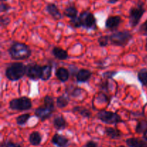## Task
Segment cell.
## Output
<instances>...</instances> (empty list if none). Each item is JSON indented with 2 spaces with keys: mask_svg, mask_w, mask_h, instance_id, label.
Here are the masks:
<instances>
[{
  "mask_svg": "<svg viewBox=\"0 0 147 147\" xmlns=\"http://www.w3.org/2000/svg\"><path fill=\"white\" fill-rule=\"evenodd\" d=\"M147 130V121L141 120L138 122L136 126V132L137 134H144Z\"/></svg>",
  "mask_w": 147,
  "mask_h": 147,
  "instance_id": "cell-26",
  "label": "cell"
},
{
  "mask_svg": "<svg viewBox=\"0 0 147 147\" xmlns=\"http://www.w3.org/2000/svg\"><path fill=\"white\" fill-rule=\"evenodd\" d=\"M83 90H84L83 89L80 88H76L72 91L71 96H73V97H78V96L81 95L82 92H83Z\"/></svg>",
  "mask_w": 147,
  "mask_h": 147,
  "instance_id": "cell-35",
  "label": "cell"
},
{
  "mask_svg": "<svg viewBox=\"0 0 147 147\" xmlns=\"http://www.w3.org/2000/svg\"><path fill=\"white\" fill-rule=\"evenodd\" d=\"M43 105H45L47 107L50 108V109L55 110V102L53 98H52L50 96H45L44 99H43Z\"/></svg>",
  "mask_w": 147,
  "mask_h": 147,
  "instance_id": "cell-27",
  "label": "cell"
},
{
  "mask_svg": "<svg viewBox=\"0 0 147 147\" xmlns=\"http://www.w3.org/2000/svg\"><path fill=\"white\" fill-rule=\"evenodd\" d=\"M97 118L102 122L109 125H116L123 122L121 117L117 113L111 111H100L97 113Z\"/></svg>",
  "mask_w": 147,
  "mask_h": 147,
  "instance_id": "cell-5",
  "label": "cell"
},
{
  "mask_svg": "<svg viewBox=\"0 0 147 147\" xmlns=\"http://www.w3.org/2000/svg\"><path fill=\"white\" fill-rule=\"evenodd\" d=\"M145 50H146L147 51V38L146 40V45H145Z\"/></svg>",
  "mask_w": 147,
  "mask_h": 147,
  "instance_id": "cell-39",
  "label": "cell"
},
{
  "mask_svg": "<svg viewBox=\"0 0 147 147\" xmlns=\"http://www.w3.org/2000/svg\"><path fill=\"white\" fill-rule=\"evenodd\" d=\"M70 23L73 27H74L75 28H79V27H81V22H80V20L79 17H76L74 19H70Z\"/></svg>",
  "mask_w": 147,
  "mask_h": 147,
  "instance_id": "cell-31",
  "label": "cell"
},
{
  "mask_svg": "<svg viewBox=\"0 0 147 147\" xmlns=\"http://www.w3.org/2000/svg\"><path fill=\"white\" fill-rule=\"evenodd\" d=\"M55 76L59 80L63 83L67 82L70 78V72L67 68L63 67H58L55 70Z\"/></svg>",
  "mask_w": 147,
  "mask_h": 147,
  "instance_id": "cell-15",
  "label": "cell"
},
{
  "mask_svg": "<svg viewBox=\"0 0 147 147\" xmlns=\"http://www.w3.org/2000/svg\"><path fill=\"white\" fill-rule=\"evenodd\" d=\"M10 9H11V6L9 4L1 1V4H0V11L1 12H6V11H9Z\"/></svg>",
  "mask_w": 147,
  "mask_h": 147,
  "instance_id": "cell-32",
  "label": "cell"
},
{
  "mask_svg": "<svg viewBox=\"0 0 147 147\" xmlns=\"http://www.w3.org/2000/svg\"><path fill=\"white\" fill-rule=\"evenodd\" d=\"M1 1H7V0H1Z\"/></svg>",
  "mask_w": 147,
  "mask_h": 147,
  "instance_id": "cell-41",
  "label": "cell"
},
{
  "mask_svg": "<svg viewBox=\"0 0 147 147\" xmlns=\"http://www.w3.org/2000/svg\"><path fill=\"white\" fill-rule=\"evenodd\" d=\"M11 22V19L10 17L5 15H1L0 17V24L2 27H7Z\"/></svg>",
  "mask_w": 147,
  "mask_h": 147,
  "instance_id": "cell-29",
  "label": "cell"
},
{
  "mask_svg": "<svg viewBox=\"0 0 147 147\" xmlns=\"http://www.w3.org/2000/svg\"><path fill=\"white\" fill-rule=\"evenodd\" d=\"M117 72L116 71H109L106 72V73H103V78L105 79H112L114 76H116Z\"/></svg>",
  "mask_w": 147,
  "mask_h": 147,
  "instance_id": "cell-34",
  "label": "cell"
},
{
  "mask_svg": "<svg viewBox=\"0 0 147 147\" xmlns=\"http://www.w3.org/2000/svg\"><path fill=\"white\" fill-rule=\"evenodd\" d=\"M52 53L55 58L59 60H65L68 58V53L66 50L59 47H54L52 50Z\"/></svg>",
  "mask_w": 147,
  "mask_h": 147,
  "instance_id": "cell-19",
  "label": "cell"
},
{
  "mask_svg": "<svg viewBox=\"0 0 147 147\" xmlns=\"http://www.w3.org/2000/svg\"><path fill=\"white\" fill-rule=\"evenodd\" d=\"M42 74V66L37 63H30L27 65L26 76L32 80H38L41 79Z\"/></svg>",
  "mask_w": 147,
  "mask_h": 147,
  "instance_id": "cell-8",
  "label": "cell"
},
{
  "mask_svg": "<svg viewBox=\"0 0 147 147\" xmlns=\"http://www.w3.org/2000/svg\"><path fill=\"white\" fill-rule=\"evenodd\" d=\"M54 111L55 110L53 109H50L45 105H42V106L36 108L34 110V115L36 117L40 119V121H45L51 117Z\"/></svg>",
  "mask_w": 147,
  "mask_h": 147,
  "instance_id": "cell-9",
  "label": "cell"
},
{
  "mask_svg": "<svg viewBox=\"0 0 147 147\" xmlns=\"http://www.w3.org/2000/svg\"><path fill=\"white\" fill-rule=\"evenodd\" d=\"M45 9L53 20L57 21V20H60L63 18V14L60 11L57 5L54 3H50V4H47L46 6Z\"/></svg>",
  "mask_w": 147,
  "mask_h": 147,
  "instance_id": "cell-10",
  "label": "cell"
},
{
  "mask_svg": "<svg viewBox=\"0 0 147 147\" xmlns=\"http://www.w3.org/2000/svg\"><path fill=\"white\" fill-rule=\"evenodd\" d=\"M84 147H98V144L94 141L90 140L86 142V144L84 145Z\"/></svg>",
  "mask_w": 147,
  "mask_h": 147,
  "instance_id": "cell-36",
  "label": "cell"
},
{
  "mask_svg": "<svg viewBox=\"0 0 147 147\" xmlns=\"http://www.w3.org/2000/svg\"><path fill=\"white\" fill-rule=\"evenodd\" d=\"M72 111L74 113H78L82 117L86 118V119H90L92 116V113L90 110L82 106H75L73 107Z\"/></svg>",
  "mask_w": 147,
  "mask_h": 147,
  "instance_id": "cell-20",
  "label": "cell"
},
{
  "mask_svg": "<svg viewBox=\"0 0 147 147\" xmlns=\"http://www.w3.org/2000/svg\"><path fill=\"white\" fill-rule=\"evenodd\" d=\"M139 81L144 86L147 87V68H142L139 71L137 75Z\"/></svg>",
  "mask_w": 147,
  "mask_h": 147,
  "instance_id": "cell-24",
  "label": "cell"
},
{
  "mask_svg": "<svg viewBox=\"0 0 147 147\" xmlns=\"http://www.w3.org/2000/svg\"><path fill=\"white\" fill-rule=\"evenodd\" d=\"M69 104V99L65 96H60L56 99V106L59 109H64Z\"/></svg>",
  "mask_w": 147,
  "mask_h": 147,
  "instance_id": "cell-23",
  "label": "cell"
},
{
  "mask_svg": "<svg viewBox=\"0 0 147 147\" xmlns=\"http://www.w3.org/2000/svg\"><path fill=\"white\" fill-rule=\"evenodd\" d=\"M80 18L81 26L86 30H97V24H96V19L94 14L90 11H82L78 16Z\"/></svg>",
  "mask_w": 147,
  "mask_h": 147,
  "instance_id": "cell-7",
  "label": "cell"
},
{
  "mask_svg": "<svg viewBox=\"0 0 147 147\" xmlns=\"http://www.w3.org/2000/svg\"><path fill=\"white\" fill-rule=\"evenodd\" d=\"M53 123L55 129H57V131L64 130L67 126V121L65 119L64 116H62V115H59V116H55L54 118V119H53Z\"/></svg>",
  "mask_w": 147,
  "mask_h": 147,
  "instance_id": "cell-14",
  "label": "cell"
},
{
  "mask_svg": "<svg viewBox=\"0 0 147 147\" xmlns=\"http://www.w3.org/2000/svg\"><path fill=\"white\" fill-rule=\"evenodd\" d=\"M118 1H119V0H109V1H108V3H109V4H116Z\"/></svg>",
  "mask_w": 147,
  "mask_h": 147,
  "instance_id": "cell-37",
  "label": "cell"
},
{
  "mask_svg": "<svg viewBox=\"0 0 147 147\" xmlns=\"http://www.w3.org/2000/svg\"><path fill=\"white\" fill-rule=\"evenodd\" d=\"M92 72L87 69H80L76 73V80L78 83H86L92 76Z\"/></svg>",
  "mask_w": 147,
  "mask_h": 147,
  "instance_id": "cell-13",
  "label": "cell"
},
{
  "mask_svg": "<svg viewBox=\"0 0 147 147\" xmlns=\"http://www.w3.org/2000/svg\"><path fill=\"white\" fill-rule=\"evenodd\" d=\"M121 22V17L120 16H110L106 20L105 26L108 30H115L119 27Z\"/></svg>",
  "mask_w": 147,
  "mask_h": 147,
  "instance_id": "cell-11",
  "label": "cell"
},
{
  "mask_svg": "<svg viewBox=\"0 0 147 147\" xmlns=\"http://www.w3.org/2000/svg\"><path fill=\"white\" fill-rule=\"evenodd\" d=\"M28 141L32 146H40L42 141V136L39 131H33L29 136Z\"/></svg>",
  "mask_w": 147,
  "mask_h": 147,
  "instance_id": "cell-16",
  "label": "cell"
},
{
  "mask_svg": "<svg viewBox=\"0 0 147 147\" xmlns=\"http://www.w3.org/2000/svg\"><path fill=\"white\" fill-rule=\"evenodd\" d=\"M27 65L22 63L16 62L11 63L5 70V76L11 81L20 80L26 75Z\"/></svg>",
  "mask_w": 147,
  "mask_h": 147,
  "instance_id": "cell-2",
  "label": "cell"
},
{
  "mask_svg": "<svg viewBox=\"0 0 147 147\" xmlns=\"http://www.w3.org/2000/svg\"><path fill=\"white\" fill-rule=\"evenodd\" d=\"M110 43L113 45L125 47L133 38V35L129 30L117 31L109 35Z\"/></svg>",
  "mask_w": 147,
  "mask_h": 147,
  "instance_id": "cell-3",
  "label": "cell"
},
{
  "mask_svg": "<svg viewBox=\"0 0 147 147\" xmlns=\"http://www.w3.org/2000/svg\"><path fill=\"white\" fill-rule=\"evenodd\" d=\"M53 66L50 65H42V74L41 80L43 81H47L51 78Z\"/></svg>",
  "mask_w": 147,
  "mask_h": 147,
  "instance_id": "cell-22",
  "label": "cell"
},
{
  "mask_svg": "<svg viewBox=\"0 0 147 147\" xmlns=\"http://www.w3.org/2000/svg\"><path fill=\"white\" fill-rule=\"evenodd\" d=\"M118 147H126V146H118Z\"/></svg>",
  "mask_w": 147,
  "mask_h": 147,
  "instance_id": "cell-40",
  "label": "cell"
},
{
  "mask_svg": "<svg viewBox=\"0 0 147 147\" xmlns=\"http://www.w3.org/2000/svg\"><path fill=\"white\" fill-rule=\"evenodd\" d=\"M31 118L30 113H24V114H22L20 116H17L16 119V123L19 126H24V124L27 123L29 119Z\"/></svg>",
  "mask_w": 147,
  "mask_h": 147,
  "instance_id": "cell-25",
  "label": "cell"
},
{
  "mask_svg": "<svg viewBox=\"0 0 147 147\" xmlns=\"http://www.w3.org/2000/svg\"><path fill=\"white\" fill-rule=\"evenodd\" d=\"M126 144L129 147H147L146 141L139 138H129L126 140Z\"/></svg>",
  "mask_w": 147,
  "mask_h": 147,
  "instance_id": "cell-18",
  "label": "cell"
},
{
  "mask_svg": "<svg viewBox=\"0 0 147 147\" xmlns=\"http://www.w3.org/2000/svg\"><path fill=\"white\" fill-rule=\"evenodd\" d=\"M144 4L143 1H139L136 6L132 7L129 11V24L132 28H134L140 22L141 19L142 18V16L144 15L145 12Z\"/></svg>",
  "mask_w": 147,
  "mask_h": 147,
  "instance_id": "cell-4",
  "label": "cell"
},
{
  "mask_svg": "<svg viewBox=\"0 0 147 147\" xmlns=\"http://www.w3.org/2000/svg\"><path fill=\"white\" fill-rule=\"evenodd\" d=\"M51 142L53 145L57 147H67L70 141L66 136L57 133L52 137Z\"/></svg>",
  "mask_w": 147,
  "mask_h": 147,
  "instance_id": "cell-12",
  "label": "cell"
},
{
  "mask_svg": "<svg viewBox=\"0 0 147 147\" xmlns=\"http://www.w3.org/2000/svg\"><path fill=\"white\" fill-rule=\"evenodd\" d=\"M109 42H110L109 35H102L99 37L98 39V43L100 47H106V46L109 45Z\"/></svg>",
  "mask_w": 147,
  "mask_h": 147,
  "instance_id": "cell-28",
  "label": "cell"
},
{
  "mask_svg": "<svg viewBox=\"0 0 147 147\" xmlns=\"http://www.w3.org/2000/svg\"><path fill=\"white\" fill-rule=\"evenodd\" d=\"M9 109L15 111H27L32 107V100L27 96L14 98L9 103Z\"/></svg>",
  "mask_w": 147,
  "mask_h": 147,
  "instance_id": "cell-6",
  "label": "cell"
},
{
  "mask_svg": "<svg viewBox=\"0 0 147 147\" xmlns=\"http://www.w3.org/2000/svg\"><path fill=\"white\" fill-rule=\"evenodd\" d=\"M139 32L144 35H147V20L141 25L139 28Z\"/></svg>",
  "mask_w": 147,
  "mask_h": 147,
  "instance_id": "cell-33",
  "label": "cell"
},
{
  "mask_svg": "<svg viewBox=\"0 0 147 147\" xmlns=\"http://www.w3.org/2000/svg\"><path fill=\"white\" fill-rule=\"evenodd\" d=\"M143 138L146 142H147V130L143 134Z\"/></svg>",
  "mask_w": 147,
  "mask_h": 147,
  "instance_id": "cell-38",
  "label": "cell"
},
{
  "mask_svg": "<svg viewBox=\"0 0 147 147\" xmlns=\"http://www.w3.org/2000/svg\"><path fill=\"white\" fill-rule=\"evenodd\" d=\"M63 15L70 19H74L78 17V9L75 5H69L63 11Z\"/></svg>",
  "mask_w": 147,
  "mask_h": 147,
  "instance_id": "cell-21",
  "label": "cell"
},
{
  "mask_svg": "<svg viewBox=\"0 0 147 147\" xmlns=\"http://www.w3.org/2000/svg\"><path fill=\"white\" fill-rule=\"evenodd\" d=\"M105 134L111 139H119L123 136V134L119 129L113 127H106L105 129Z\"/></svg>",
  "mask_w": 147,
  "mask_h": 147,
  "instance_id": "cell-17",
  "label": "cell"
},
{
  "mask_svg": "<svg viewBox=\"0 0 147 147\" xmlns=\"http://www.w3.org/2000/svg\"><path fill=\"white\" fill-rule=\"evenodd\" d=\"M1 147H22L20 144L11 142L10 140H6L1 142Z\"/></svg>",
  "mask_w": 147,
  "mask_h": 147,
  "instance_id": "cell-30",
  "label": "cell"
},
{
  "mask_svg": "<svg viewBox=\"0 0 147 147\" xmlns=\"http://www.w3.org/2000/svg\"><path fill=\"white\" fill-rule=\"evenodd\" d=\"M8 53L12 60L19 61L28 59L32 55V50L24 43L15 42L8 49Z\"/></svg>",
  "mask_w": 147,
  "mask_h": 147,
  "instance_id": "cell-1",
  "label": "cell"
}]
</instances>
